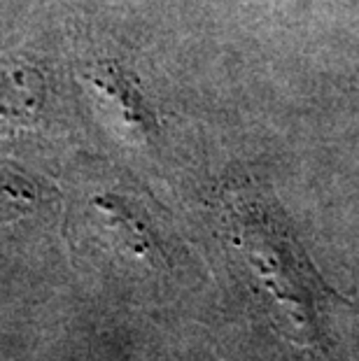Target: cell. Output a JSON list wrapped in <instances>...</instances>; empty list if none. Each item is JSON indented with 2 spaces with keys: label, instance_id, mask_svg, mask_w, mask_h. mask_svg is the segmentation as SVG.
Segmentation results:
<instances>
[{
  "label": "cell",
  "instance_id": "3957f363",
  "mask_svg": "<svg viewBox=\"0 0 359 361\" xmlns=\"http://www.w3.org/2000/svg\"><path fill=\"white\" fill-rule=\"evenodd\" d=\"M44 101V78L33 66L14 63L0 71V135H12L37 124Z\"/></svg>",
  "mask_w": 359,
  "mask_h": 361
},
{
  "label": "cell",
  "instance_id": "6da1fadb",
  "mask_svg": "<svg viewBox=\"0 0 359 361\" xmlns=\"http://www.w3.org/2000/svg\"><path fill=\"white\" fill-rule=\"evenodd\" d=\"M231 224L236 247L248 257L282 314L305 343L324 348L327 314L336 303H353L339 298L327 287L271 203L262 198L241 201L231 212Z\"/></svg>",
  "mask_w": 359,
  "mask_h": 361
},
{
  "label": "cell",
  "instance_id": "277c9868",
  "mask_svg": "<svg viewBox=\"0 0 359 361\" xmlns=\"http://www.w3.org/2000/svg\"><path fill=\"white\" fill-rule=\"evenodd\" d=\"M35 203L33 189L17 178L0 175V219H12L28 212Z\"/></svg>",
  "mask_w": 359,
  "mask_h": 361
},
{
  "label": "cell",
  "instance_id": "7a4b0ae2",
  "mask_svg": "<svg viewBox=\"0 0 359 361\" xmlns=\"http://www.w3.org/2000/svg\"><path fill=\"white\" fill-rule=\"evenodd\" d=\"M82 80L87 82L91 94H96L112 130H117L124 140L142 147L157 140L159 124L154 112L145 101L135 80L119 63L114 61L94 63L82 73Z\"/></svg>",
  "mask_w": 359,
  "mask_h": 361
}]
</instances>
